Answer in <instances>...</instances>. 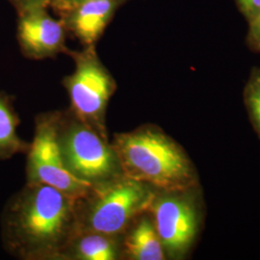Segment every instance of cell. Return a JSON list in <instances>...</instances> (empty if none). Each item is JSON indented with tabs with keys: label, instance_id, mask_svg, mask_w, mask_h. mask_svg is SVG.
<instances>
[{
	"label": "cell",
	"instance_id": "obj_6",
	"mask_svg": "<svg viewBox=\"0 0 260 260\" xmlns=\"http://www.w3.org/2000/svg\"><path fill=\"white\" fill-rule=\"evenodd\" d=\"M57 113H43L35 120L34 138L26 152V183L53 186L79 199L92 187L76 179L66 168L58 143Z\"/></svg>",
	"mask_w": 260,
	"mask_h": 260
},
{
	"label": "cell",
	"instance_id": "obj_1",
	"mask_svg": "<svg viewBox=\"0 0 260 260\" xmlns=\"http://www.w3.org/2000/svg\"><path fill=\"white\" fill-rule=\"evenodd\" d=\"M78 233L76 199L53 186L26 183L1 217L4 249L22 260H62Z\"/></svg>",
	"mask_w": 260,
	"mask_h": 260
},
{
	"label": "cell",
	"instance_id": "obj_13",
	"mask_svg": "<svg viewBox=\"0 0 260 260\" xmlns=\"http://www.w3.org/2000/svg\"><path fill=\"white\" fill-rule=\"evenodd\" d=\"M244 98L252 123L260 135V68L251 71L245 87Z\"/></svg>",
	"mask_w": 260,
	"mask_h": 260
},
{
	"label": "cell",
	"instance_id": "obj_4",
	"mask_svg": "<svg viewBox=\"0 0 260 260\" xmlns=\"http://www.w3.org/2000/svg\"><path fill=\"white\" fill-rule=\"evenodd\" d=\"M57 136L68 171L87 185H101L123 175L111 142L70 109L57 113Z\"/></svg>",
	"mask_w": 260,
	"mask_h": 260
},
{
	"label": "cell",
	"instance_id": "obj_5",
	"mask_svg": "<svg viewBox=\"0 0 260 260\" xmlns=\"http://www.w3.org/2000/svg\"><path fill=\"white\" fill-rule=\"evenodd\" d=\"M66 54L75 62V71L67 75L62 84L70 98L69 109L77 118L108 138L106 111L118 85L96 51V46L81 50L68 49Z\"/></svg>",
	"mask_w": 260,
	"mask_h": 260
},
{
	"label": "cell",
	"instance_id": "obj_16",
	"mask_svg": "<svg viewBox=\"0 0 260 260\" xmlns=\"http://www.w3.org/2000/svg\"><path fill=\"white\" fill-rule=\"evenodd\" d=\"M9 2L14 6L17 13L29 7L38 5H44L49 7V0H9Z\"/></svg>",
	"mask_w": 260,
	"mask_h": 260
},
{
	"label": "cell",
	"instance_id": "obj_3",
	"mask_svg": "<svg viewBox=\"0 0 260 260\" xmlns=\"http://www.w3.org/2000/svg\"><path fill=\"white\" fill-rule=\"evenodd\" d=\"M156 192L124 175L93 186L76 199L78 232L121 237L140 215L149 211Z\"/></svg>",
	"mask_w": 260,
	"mask_h": 260
},
{
	"label": "cell",
	"instance_id": "obj_10",
	"mask_svg": "<svg viewBox=\"0 0 260 260\" xmlns=\"http://www.w3.org/2000/svg\"><path fill=\"white\" fill-rule=\"evenodd\" d=\"M121 253L122 259L167 258L149 211L140 215L121 236Z\"/></svg>",
	"mask_w": 260,
	"mask_h": 260
},
{
	"label": "cell",
	"instance_id": "obj_15",
	"mask_svg": "<svg viewBox=\"0 0 260 260\" xmlns=\"http://www.w3.org/2000/svg\"><path fill=\"white\" fill-rule=\"evenodd\" d=\"M237 9L245 19L250 21L260 10V0H234Z\"/></svg>",
	"mask_w": 260,
	"mask_h": 260
},
{
	"label": "cell",
	"instance_id": "obj_14",
	"mask_svg": "<svg viewBox=\"0 0 260 260\" xmlns=\"http://www.w3.org/2000/svg\"><path fill=\"white\" fill-rule=\"evenodd\" d=\"M248 25L246 37L247 45L251 50L260 52V10L250 21H248Z\"/></svg>",
	"mask_w": 260,
	"mask_h": 260
},
{
	"label": "cell",
	"instance_id": "obj_9",
	"mask_svg": "<svg viewBox=\"0 0 260 260\" xmlns=\"http://www.w3.org/2000/svg\"><path fill=\"white\" fill-rule=\"evenodd\" d=\"M129 0H78L58 17L82 47L96 46L117 11Z\"/></svg>",
	"mask_w": 260,
	"mask_h": 260
},
{
	"label": "cell",
	"instance_id": "obj_11",
	"mask_svg": "<svg viewBox=\"0 0 260 260\" xmlns=\"http://www.w3.org/2000/svg\"><path fill=\"white\" fill-rule=\"evenodd\" d=\"M122 259L121 237L92 232H78L62 260Z\"/></svg>",
	"mask_w": 260,
	"mask_h": 260
},
{
	"label": "cell",
	"instance_id": "obj_8",
	"mask_svg": "<svg viewBox=\"0 0 260 260\" xmlns=\"http://www.w3.org/2000/svg\"><path fill=\"white\" fill-rule=\"evenodd\" d=\"M48 8L38 5L18 13L17 40L21 54L30 60L54 58L69 49L65 24L50 16Z\"/></svg>",
	"mask_w": 260,
	"mask_h": 260
},
{
	"label": "cell",
	"instance_id": "obj_17",
	"mask_svg": "<svg viewBox=\"0 0 260 260\" xmlns=\"http://www.w3.org/2000/svg\"><path fill=\"white\" fill-rule=\"evenodd\" d=\"M77 1L78 0H49V8L53 10L58 16Z\"/></svg>",
	"mask_w": 260,
	"mask_h": 260
},
{
	"label": "cell",
	"instance_id": "obj_2",
	"mask_svg": "<svg viewBox=\"0 0 260 260\" xmlns=\"http://www.w3.org/2000/svg\"><path fill=\"white\" fill-rule=\"evenodd\" d=\"M115 149L125 177L157 191H181L198 185L191 159L177 141L153 124L116 133Z\"/></svg>",
	"mask_w": 260,
	"mask_h": 260
},
{
	"label": "cell",
	"instance_id": "obj_12",
	"mask_svg": "<svg viewBox=\"0 0 260 260\" xmlns=\"http://www.w3.org/2000/svg\"><path fill=\"white\" fill-rule=\"evenodd\" d=\"M19 122L12 98L0 91V160L27 152L30 143L19 137Z\"/></svg>",
	"mask_w": 260,
	"mask_h": 260
},
{
	"label": "cell",
	"instance_id": "obj_7",
	"mask_svg": "<svg viewBox=\"0 0 260 260\" xmlns=\"http://www.w3.org/2000/svg\"><path fill=\"white\" fill-rule=\"evenodd\" d=\"M194 189L157 191L149 208L166 256L181 259L196 240L199 207Z\"/></svg>",
	"mask_w": 260,
	"mask_h": 260
}]
</instances>
